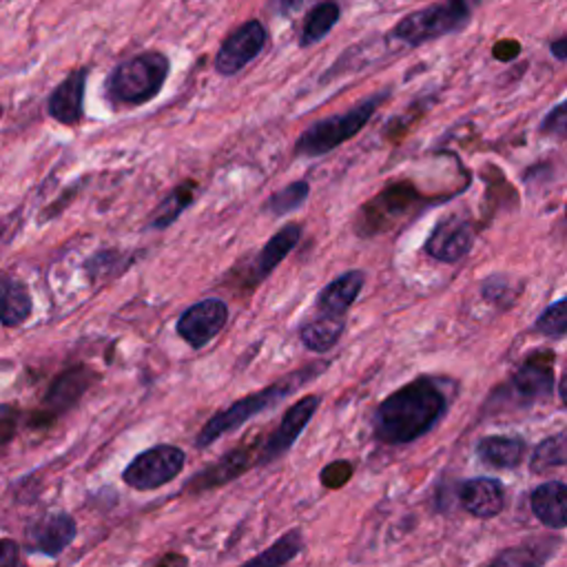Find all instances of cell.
I'll return each instance as SVG.
<instances>
[{"mask_svg": "<svg viewBox=\"0 0 567 567\" xmlns=\"http://www.w3.org/2000/svg\"><path fill=\"white\" fill-rule=\"evenodd\" d=\"M445 379L416 377L388 394L374 410L372 434L385 445H403L427 434L447 412Z\"/></svg>", "mask_w": 567, "mask_h": 567, "instance_id": "obj_1", "label": "cell"}, {"mask_svg": "<svg viewBox=\"0 0 567 567\" xmlns=\"http://www.w3.org/2000/svg\"><path fill=\"white\" fill-rule=\"evenodd\" d=\"M326 368H328V361L308 363V365H303V368H299V370L286 374L284 379H279V381H275V383H270V385H266V388H261V390H257V392H252V394H248V396H241V399H237L235 403L226 405L224 410L215 412V414L202 425V430H199V434H197V439H195L197 447H208V445H210L213 441H217L219 436H224V434H228V432L241 427L246 421L255 419L257 414H261V412H266V410L279 405V403H281L286 396H290L295 390H299L301 385H306V383H310L312 379H317Z\"/></svg>", "mask_w": 567, "mask_h": 567, "instance_id": "obj_2", "label": "cell"}, {"mask_svg": "<svg viewBox=\"0 0 567 567\" xmlns=\"http://www.w3.org/2000/svg\"><path fill=\"white\" fill-rule=\"evenodd\" d=\"M171 73V62L162 51L148 49L135 53L120 64L106 78L104 93L115 109H133L151 102L164 86Z\"/></svg>", "mask_w": 567, "mask_h": 567, "instance_id": "obj_3", "label": "cell"}, {"mask_svg": "<svg viewBox=\"0 0 567 567\" xmlns=\"http://www.w3.org/2000/svg\"><path fill=\"white\" fill-rule=\"evenodd\" d=\"M388 95H390L388 89L372 93L339 115H330L312 122L295 142V153L303 157H319L341 146L343 142L352 140L370 122V117L385 102Z\"/></svg>", "mask_w": 567, "mask_h": 567, "instance_id": "obj_4", "label": "cell"}, {"mask_svg": "<svg viewBox=\"0 0 567 567\" xmlns=\"http://www.w3.org/2000/svg\"><path fill=\"white\" fill-rule=\"evenodd\" d=\"M470 20L467 0H443L421 11L403 16L390 31V40L403 42L405 47H419L458 31Z\"/></svg>", "mask_w": 567, "mask_h": 567, "instance_id": "obj_5", "label": "cell"}, {"mask_svg": "<svg viewBox=\"0 0 567 567\" xmlns=\"http://www.w3.org/2000/svg\"><path fill=\"white\" fill-rule=\"evenodd\" d=\"M184 463H186V454L182 447L171 443H159L140 452L124 467L122 481L124 485L137 492H151L177 478L184 470Z\"/></svg>", "mask_w": 567, "mask_h": 567, "instance_id": "obj_6", "label": "cell"}, {"mask_svg": "<svg viewBox=\"0 0 567 567\" xmlns=\"http://www.w3.org/2000/svg\"><path fill=\"white\" fill-rule=\"evenodd\" d=\"M416 199H419V195L412 184H408V182L388 184L377 197L365 202V206L361 208L359 219H357V230L361 235L385 233L399 219H403V215L412 206H416Z\"/></svg>", "mask_w": 567, "mask_h": 567, "instance_id": "obj_7", "label": "cell"}, {"mask_svg": "<svg viewBox=\"0 0 567 567\" xmlns=\"http://www.w3.org/2000/svg\"><path fill=\"white\" fill-rule=\"evenodd\" d=\"M266 27L259 20H246L230 31L215 53V71L224 78L239 73L248 66L266 47Z\"/></svg>", "mask_w": 567, "mask_h": 567, "instance_id": "obj_8", "label": "cell"}, {"mask_svg": "<svg viewBox=\"0 0 567 567\" xmlns=\"http://www.w3.org/2000/svg\"><path fill=\"white\" fill-rule=\"evenodd\" d=\"M228 321V306L219 297H206L193 306H188L177 323V334L195 350L204 348L208 341H213Z\"/></svg>", "mask_w": 567, "mask_h": 567, "instance_id": "obj_9", "label": "cell"}, {"mask_svg": "<svg viewBox=\"0 0 567 567\" xmlns=\"http://www.w3.org/2000/svg\"><path fill=\"white\" fill-rule=\"evenodd\" d=\"M321 403V396L317 394H306L299 401H295L281 416L279 425L268 434V439L261 445V452L257 456L259 465H268L272 461H277L281 454H286L295 441L299 439V434L306 430V425L310 423V419L315 416L317 408Z\"/></svg>", "mask_w": 567, "mask_h": 567, "instance_id": "obj_10", "label": "cell"}, {"mask_svg": "<svg viewBox=\"0 0 567 567\" xmlns=\"http://www.w3.org/2000/svg\"><path fill=\"white\" fill-rule=\"evenodd\" d=\"M75 534H78V523L71 514L47 512L27 525L24 547L31 554L55 558L73 543Z\"/></svg>", "mask_w": 567, "mask_h": 567, "instance_id": "obj_11", "label": "cell"}, {"mask_svg": "<svg viewBox=\"0 0 567 567\" xmlns=\"http://www.w3.org/2000/svg\"><path fill=\"white\" fill-rule=\"evenodd\" d=\"M474 244L472 226L461 217L441 219L425 241V252L439 261L454 264L463 259Z\"/></svg>", "mask_w": 567, "mask_h": 567, "instance_id": "obj_12", "label": "cell"}, {"mask_svg": "<svg viewBox=\"0 0 567 567\" xmlns=\"http://www.w3.org/2000/svg\"><path fill=\"white\" fill-rule=\"evenodd\" d=\"M86 66L73 69L51 93L47 100V113L64 124L73 126L84 117V89H86Z\"/></svg>", "mask_w": 567, "mask_h": 567, "instance_id": "obj_13", "label": "cell"}, {"mask_svg": "<svg viewBox=\"0 0 567 567\" xmlns=\"http://www.w3.org/2000/svg\"><path fill=\"white\" fill-rule=\"evenodd\" d=\"M458 501L470 514L478 518H492L501 514L505 505V489L496 478H470L461 483Z\"/></svg>", "mask_w": 567, "mask_h": 567, "instance_id": "obj_14", "label": "cell"}, {"mask_svg": "<svg viewBox=\"0 0 567 567\" xmlns=\"http://www.w3.org/2000/svg\"><path fill=\"white\" fill-rule=\"evenodd\" d=\"M365 284L363 270H346L337 279H332L317 297V308L321 315L346 317L348 308L357 301L361 288Z\"/></svg>", "mask_w": 567, "mask_h": 567, "instance_id": "obj_15", "label": "cell"}, {"mask_svg": "<svg viewBox=\"0 0 567 567\" xmlns=\"http://www.w3.org/2000/svg\"><path fill=\"white\" fill-rule=\"evenodd\" d=\"M512 388L518 396L525 401H534L540 396H547L554 388V370H551V357L536 354L529 357L512 377Z\"/></svg>", "mask_w": 567, "mask_h": 567, "instance_id": "obj_16", "label": "cell"}, {"mask_svg": "<svg viewBox=\"0 0 567 567\" xmlns=\"http://www.w3.org/2000/svg\"><path fill=\"white\" fill-rule=\"evenodd\" d=\"M299 239H301V226L299 224H286L284 228H279L264 244V248L255 255V261H252L255 281L266 279L295 250Z\"/></svg>", "mask_w": 567, "mask_h": 567, "instance_id": "obj_17", "label": "cell"}, {"mask_svg": "<svg viewBox=\"0 0 567 567\" xmlns=\"http://www.w3.org/2000/svg\"><path fill=\"white\" fill-rule=\"evenodd\" d=\"M532 509L547 527H567V485L543 483L532 492Z\"/></svg>", "mask_w": 567, "mask_h": 567, "instance_id": "obj_18", "label": "cell"}, {"mask_svg": "<svg viewBox=\"0 0 567 567\" xmlns=\"http://www.w3.org/2000/svg\"><path fill=\"white\" fill-rule=\"evenodd\" d=\"M346 328V317H332V315H319L317 319L303 323L299 328V339L310 352H328L337 346Z\"/></svg>", "mask_w": 567, "mask_h": 567, "instance_id": "obj_19", "label": "cell"}, {"mask_svg": "<svg viewBox=\"0 0 567 567\" xmlns=\"http://www.w3.org/2000/svg\"><path fill=\"white\" fill-rule=\"evenodd\" d=\"M33 301L24 281L2 275V326L16 328L31 317Z\"/></svg>", "mask_w": 567, "mask_h": 567, "instance_id": "obj_20", "label": "cell"}, {"mask_svg": "<svg viewBox=\"0 0 567 567\" xmlns=\"http://www.w3.org/2000/svg\"><path fill=\"white\" fill-rule=\"evenodd\" d=\"M303 549V534L301 529H290L281 538H277L272 545H268L264 551L255 554L239 567H284L290 560H295Z\"/></svg>", "mask_w": 567, "mask_h": 567, "instance_id": "obj_21", "label": "cell"}, {"mask_svg": "<svg viewBox=\"0 0 567 567\" xmlns=\"http://www.w3.org/2000/svg\"><path fill=\"white\" fill-rule=\"evenodd\" d=\"M250 454L246 447H237L228 454H224L215 465H210L208 470H204L202 474L195 476L193 487L197 489H208L215 485H221L226 481H233L235 476H239L241 472H246V467H250Z\"/></svg>", "mask_w": 567, "mask_h": 567, "instance_id": "obj_22", "label": "cell"}, {"mask_svg": "<svg viewBox=\"0 0 567 567\" xmlns=\"http://www.w3.org/2000/svg\"><path fill=\"white\" fill-rule=\"evenodd\" d=\"M341 18V7L334 0H321L317 2L303 20L301 33H299V44L301 47H312L315 42L323 40L332 27L337 24V20Z\"/></svg>", "mask_w": 567, "mask_h": 567, "instance_id": "obj_23", "label": "cell"}, {"mask_svg": "<svg viewBox=\"0 0 567 567\" xmlns=\"http://www.w3.org/2000/svg\"><path fill=\"white\" fill-rule=\"evenodd\" d=\"M195 190L197 184L195 182H184L179 186H175L153 210L151 219H148V228L151 230H162L166 226H171L195 199Z\"/></svg>", "mask_w": 567, "mask_h": 567, "instance_id": "obj_24", "label": "cell"}, {"mask_svg": "<svg viewBox=\"0 0 567 567\" xmlns=\"http://www.w3.org/2000/svg\"><path fill=\"white\" fill-rule=\"evenodd\" d=\"M86 385H89V377H86V372H84L82 368L66 370L64 374H60V377L53 381L51 390L47 392L44 403H47L51 410L62 412V410L71 408V405L82 396V392L86 390Z\"/></svg>", "mask_w": 567, "mask_h": 567, "instance_id": "obj_25", "label": "cell"}, {"mask_svg": "<svg viewBox=\"0 0 567 567\" xmlns=\"http://www.w3.org/2000/svg\"><path fill=\"white\" fill-rule=\"evenodd\" d=\"M523 441L514 436H485L481 439L476 452L478 456L494 467H514L523 458Z\"/></svg>", "mask_w": 567, "mask_h": 567, "instance_id": "obj_26", "label": "cell"}, {"mask_svg": "<svg viewBox=\"0 0 567 567\" xmlns=\"http://www.w3.org/2000/svg\"><path fill=\"white\" fill-rule=\"evenodd\" d=\"M556 540H534L527 545L509 547L501 551L489 567H543L551 556Z\"/></svg>", "mask_w": 567, "mask_h": 567, "instance_id": "obj_27", "label": "cell"}, {"mask_svg": "<svg viewBox=\"0 0 567 567\" xmlns=\"http://www.w3.org/2000/svg\"><path fill=\"white\" fill-rule=\"evenodd\" d=\"M308 195H310L308 182L297 179V182H290L288 186L275 190V193L266 199L264 208H266L270 215H275V217H284V215H290V213H295L297 208H301L303 202L308 199Z\"/></svg>", "mask_w": 567, "mask_h": 567, "instance_id": "obj_28", "label": "cell"}, {"mask_svg": "<svg viewBox=\"0 0 567 567\" xmlns=\"http://www.w3.org/2000/svg\"><path fill=\"white\" fill-rule=\"evenodd\" d=\"M565 463H567V436L545 439L532 456L534 472H545L554 465H565Z\"/></svg>", "mask_w": 567, "mask_h": 567, "instance_id": "obj_29", "label": "cell"}, {"mask_svg": "<svg viewBox=\"0 0 567 567\" xmlns=\"http://www.w3.org/2000/svg\"><path fill=\"white\" fill-rule=\"evenodd\" d=\"M536 328L547 337H560L567 332V299L551 303L538 319Z\"/></svg>", "mask_w": 567, "mask_h": 567, "instance_id": "obj_30", "label": "cell"}, {"mask_svg": "<svg viewBox=\"0 0 567 567\" xmlns=\"http://www.w3.org/2000/svg\"><path fill=\"white\" fill-rule=\"evenodd\" d=\"M540 131L545 135H567V100L547 113Z\"/></svg>", "mask_w": 567, "mask_h": 567, "instance_id": "obj_31", "label": "cell"}, {"mask_svg": "<svg viewBox=\"0 0 567 567\" xmlns=\"http://www.w3.org/2000/svg\"><path fill=\"white\" fill-rule=\"evenodd\" d=\"M0 567H24L20 563V549L11 538H4L0 543Z\"/></svg>", "mask_w": 567, "mask_h": 567, "instance_id": "obj_32", "label": "cell"}, {"mask_svg": "<svg viewBox=\"0 0 567 567\" xmlns=\"http://www.w3.org/2000/svg\"><path fill=\"white\" fill-rule=\"evenodd\" d=\"M312 0H270V9L277 13V16H295L299 13L306 4H310Z\"/></svg>", "mask_w": 567, "mask_h": 567, "instance_id": "obj_33", "label": "cell"}, {"mask_svg": "<svg viewBox=\"0 0 567 567\" xmlns=\"http://www.w3.org/2000/svg\"><path fill=\"white\" fill-rule=\"evenodd\" d=\"M518 51H520V47H518L516 42H512V40L498 42V44L494 47V55L501 58V60H512L514 55H518Z\"/></svg>", "mask_w": 567, "mask_h": 567, "instance_id": "obj_34", "label": "cell"}, {"mask_svg": "<svg viewBox=\"0 0 567 567\" xmlns=\"http://www.w3.org/2000/svg\"><path fill=\"white\" fill-rule=\"evenodd\" d=\"M551 53L558 58V60H565L567 58V38H560L551 44Z\"/></svg>", "mask_w": 567, "mask_h": 567, "instance_id": "obj_35", "label": "cell"}, {"mask_svg": "<svg viewBox=\"0 0 567 567\" xmlns=\"http://www.w3.org/2000/svg\"><path fill=\"white\" fill-rule=\"evenodd\" d=\"M558 392H560V399L567 403V370L563 372L560 377V385H558Z\"/></svg>", "mask_w": 567, "mask_h": 567, "instance_id": "obj_36", "label": "cell"}]
</instances>
